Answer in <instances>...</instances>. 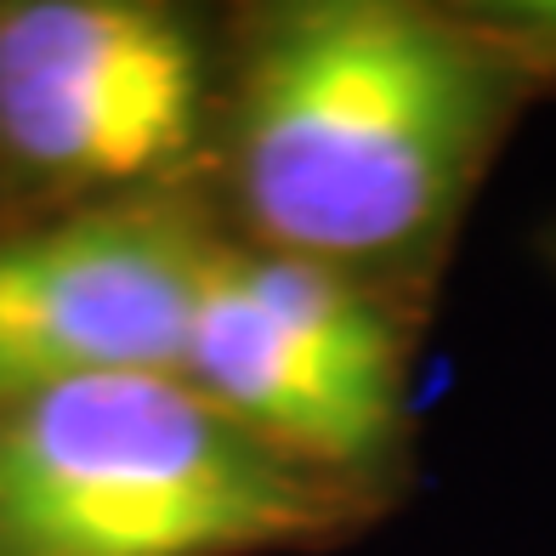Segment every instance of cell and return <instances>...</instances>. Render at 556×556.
Returning a JSON list of instances; mask_svg holds the SVG:
<instances>
[{
	"mask_svg": "<svg viewBox=\"0 0 556 556\" xmlns=\"http://www.w3.org/2000/svg\"><path fill=\"white\" fill-rule=\"evenodd\" d=\"M528 97L477 12L415 0L267 12L227 137L250 244L403 301L443 262Z\"/></svg>",
	"mask_w": 556,
	"mask_h": 556,
	"instance_id": "cell-1",
	"label": "cell"
},
{
	"mask_svg": "<svg viewBox=\"0 0 556 556\" xmlns=\"http://www.w3.org/2000/svg\"><path fill=\"white\" fill-rule=\"evenodd\" d=\"M364 517L182 375L23 397L0 420V556H256Z\"/></svg>",
	"mask_w": 556,
	"mask_h": 556,
	"instance_id": "cell-2",
	"label": "cell"
},
{
	"mask_svg": "<svg viewBox=\"0 0 556 556\" xmlns=\"http://www.w3.org/2000/svg\"><path fill=\"white\" fill-rule=\"evenodd\" d=\"M182 381L267 448L369 489L409 432L403 301L318 262L216 244Z\"/></svg>",
	"mask_w": 556,
	"mask_h": 556,
	"instance_id": "cell-3",
	"label": "cell"
},
{
	"mask_svg": "<svg viewBox=\"0 0 556 556\" xmlns=\"http://www.w3.org/2000/svg\"><path fill=\"white\" fill-rule=\"evenodd\" d=\"M205 114L193 35L137 0H23L0 12V148L63 188L165 170Z\"/></svg>",
	"mask_w": 556,
	"mask_h": 556,
	"instance_id": "cell-4",
	"label": "cell"
},
{
	"mask_svg": "<svg viewBox=\"0 0 556 556\" xmlns=\"http://www.w3.org/2000/svg\"><path fill=\"white\" fill-rule=\"evenodd\" d=\"M216 244L165 216H74L0 239V397L182 375Z\"/></svg>",
	"mask_w": 556,
	"mask_h": 556,
	"instance_id": "cell-5",
	"label": "cell"
},
{
	"mask_svg": "<svg viewBox=\"0 0 556 556\" xmlns=\"http://www.w3.org/2000/svg\"><path fill=\"white\" fill-rule=\"evenodd\" d=\"M477 17L522 68L528 91H556V0H511V7H483Z\"/></svg>",
	"mask_w": 556,
	"mask_h": 556,
	"instance_id": "cell-6",
	"label": "cell"
}]
</instances>
